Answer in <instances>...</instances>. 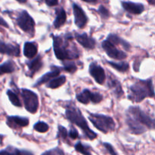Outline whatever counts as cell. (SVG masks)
I'll return each instance as SVG.
<instances>
[{"label":"cell","instance_id":"cell-1","mask_svg":"<svg viewBox=\"0 0 155 155\" xmlns=\"http://www.w3.org/2000/svg\"><path fill=\"white\" fill-rule=\"evenodd\" d=\"M127 124L134 134H142L154 128V120L139 106H130L126 114Z\"/></svg>","mask_w":155,"mask_h":155},{"label":"cell","instance_id":"cell-2","mask_svg":"<svg viewBox=\"0 0 155 155\" xmlns=\"http://www.w3.org/2000/svg\"><path fill=\"white\" fill-rule=\"evenodd\" d=\"M53 46L56 57L60 60H71L78 59L80 54L75 46H71L70 40L73 39L71 34L65 35L64 37L60 36H52Z\"/></svg>","mask_w":155,"mask_h":155},{"label":"cell","instance_id":"cell-3","mask_svg":"<svg viewBox=\"0 0 155 155\" xmlns=\"http://www.w3.org/2000/svg\"><path fill=\"white\" fill-rule=\"evenodd\" d=\"M154 95V85L151 79L146 81L139 80L130 88L128 98L132 101L139 103L145 97H153Z\"/></svg>","mask_w":155,"mask_h":155},{"label":"cell","instance_id":"cell-4","mask_svg":"<svg viewBox=\"0 0 155 155\" xmlns=\"http://www.w3.org/2000/svg\"><path fill=\"white\" fill-rule=\"evenodd\" d=\"M66 116L70 122L73 124L77 125L84 132V134L88 138L93 140L97 138V134L95 133L89 127L86 119L82 115L81 112L79 109L73 106H69L66 109Z\"/></svg>","mask_w":155,"mask_h":155},{"label":"cell","instance_id":"cell-5","mask_svg":"<svg viewBox=\"0 0 155 155\" xmlns=\"http://www.w3.org/2000/svg\"><path fill=\"white\" fill-rule=\"evenodd\" d=\"M89 119L97 129L104 133L114 131L115 129V122L111 117L98 113H89Z\"/></svg>","mask_w":155,"mask_h":155},{"label":"cell","instance_id":"cell-6","mask_svg":"<svg viewBox=\"0 0 155 155\" xmlns=\"http://www.w3.org/2000/svg\"><path fill=\"white\" fill-rule=\"evenodd\" d=\"M21 94L26 109L31 113H35L39 107V99L37 94L30 90L25 88L21 90Z\"/></svg>","mask_w":155,"mask_h":155},{"label":"cell","instance_id":"cell-7","mask_svg":"<svg viewBox=\"0 0 155 155\" xmlns=\"http://www.w3.org/2000/svg\"><path fill=\"white\" fill-rule=\"evenodd\" d=\"M20 28L26 33L33 35L34 33L35 22L31 16L26 11H22L16 19Z\"/></svg>","mask_w":155,"mask_h":155},{"label":"cell","instance_id":"cell-8","mask_svg":"<svg viewBox=\"0 0 155 155\" xmlns=\"http://www.w3.org/2000/svg\"><path fill=\"white\" fill-rule=\"evenodd\" d=\"M102 99L103 97L101 94L92 92L88 89L83 90L80 94L77 95V100L83 104H87L90 101L94 103H98L102 100Z\"/></svg>","mask_w":155,"mask_h":155},{"label":"cell","instance_id":"cell-9","mask_svg":"<svg viewBox=\"0 0 155 155\" xmlns=\"http://www.w3.org/2000/svg\"><path fill=\"white\" fill-rule=\"evenodd\" d=\"M102 47L106 52L107 56L110 58L114 59H117V60H122L127 57V53L121 50H118L114 45L109 42L107 40H105L102 42Z\"/></svg>","mask_w":155,"mask_h":155},{"label":"cell","instance_id":"cell-10","mask_svg":"<svg viewBox=\"0 0 155 155\" xmlns=\"http://www.w3.org/2000/svg\"><path fill=\"white\" fill-rule=\"evenodd\" d=\"M91 76L95 79V81L99 84H103L106 79V74L102 67L98 65L96 62L90 64L89 68Z\"/></svg>","mask_w":155,"mask_h":155},{"label":"cell","instance_id":"cell-11","mask_svg":"<svg viewBox=\"0 0 155 155\" xmlns=\"http://www.w3.org/2000/svg\"><path fill=\"white\" fill-rule=\"evenodd\" d=\"M74 9V18H75V24L79 28H83L85 27L88 21V18L85 14L84 11L77 4L73 5Z\"/></svg>","mask_w":155,"mask_h":155},{"label":"cell","instance_id":"cell-12","mask_svg":"<svg viewBox=\"0 0 155 155\" xmlns=\"http://www.w3.org/2000/svg\"><path fill=\"white\" fill-rule=\"evenodd\" d=\"M75 38L77 42L84 48L92 50L95 46V40L92 37L87 35V33H76Z\"/></svg>","mask_w":155,"mask_h":155},{"label":"cell","instance_id":"cell-13","mask_svg":"<svg viewBox=\"0 0 155 155\" xmlns=\"http://www.w3.org/2000/svg\"><path fill=\"white\" fill-rule=\"evenodd\" d=\"M20 48L18 46L12 45L10 43H5L0 40V53L7 54L12 56H19Z\"/></svg>","mask_w":155,"mask_h":155},{"label":"cell","instance_id":"cell-14","mask_svg":"<svg viewBox=\"0 0 155 155\" xmlns=\"http://www.w3.org/2000/svg\"><path fill=\"white\" fill-rule=\"evenodd\" d=\"M122 6L127 12L134 15H139L143 12L145 7L140 3L131 2H123Z\"/></svg>","mask_w":155,"mask_h":155},{"label":"cell","instance_id":"cell-15","mask_svg":"<svg viewBox=\"0 0 155 155\" xmlns=\"http://www.w3.org/2000/svg\"><path fill=\"white\" fill-rule=\"evenodd\" d=\"M7 123L10 127H25L29 125V119L21 116H8Z\"/></svg>","mask_w":155,"mask_h":155},{"label":"cell","instance_id":"cell-16","mask_svg":"<svg viewBox=\"0 0 155 155\" xmlns=\"http://www.w3.org/2000/svg\"><path fill=\"white\" fill-rule=\"evenodd\" d=\"M38 46L36 43L33 42L25 43L24 46V54L28 59H32L35 57L37 54Z\"/></svg>","mask_w":155,"mask_h":155},{"label":"cell","instance_id":"cell-17","mask_svg":"<svg viewBox=\"0 0 155 155\" xmlns=\"http://www.w3.org/2000/svg\"><path fill=\"white\" fill-rule=\"evenodd\" d=\"M107 40L109 42L111 43L113 45H120L122 46L123 48L125 49L126 50L129 51L130 50V44L128 42H127L126 40H123L122 38H120V36H118L116 34H109L107 38Z\"/></svg>","mask_w":155,"mask_h":155},{"label":"cell","instance_id":"cell-18","mask_svg":"<svg viewBox=\"0 0 155 155\" xmlns=\"http://www.w3.org/2000/svg\"><path fill=\"white\" fill-rule=\"evenodd\" d=\"M60 74V70H59L58 68H56V67H54V69L52 71H49V72L46 73L45 74H44L43 76L40 78L39 80L37 81V82L36 83V84L34 85L35 87L36 86H39V85L42 84H45V82L48 81H50L51 79L54 78L58 77Z\"/></svg>","mask_w":155,"mask_h":155},{"label":"cell","instance_id":"cell-19","mask_svg":"<svg viewBox=\"0 0 155 155\" xmlns=\"http://www.w3.org/2000/svg\"><path fill=\"white\" fill-rule=\"evenodd\" d=\"M42 57L40 56H37L35 57L33 60L30 61L27 63V66H28L29 71L31 72V75L39 71L41 68H42Z\"/></svg>","mask_w":155,"mask_h":155},{"label":"cell","instance_id":"cell-20","mask_svg":"<svg viewBox=\"0 0 155 155\" xmlns=\"http://www.w3.org/2000/svg\"><path fill=\"white\" fill-rule=\"evenodd\" d=\"M108 87L117 97H120L124 94V91H123L120 83L116 79H110L108 82Z\"/></svg>","mask_w":155,"mask_h":155},{"label":"cell","instance_id":"cell-21","mask_svg":"<svg viewBox=\"0 0 155 155\" xmlns=\"http://www.w3.org/2000/svg\"><path fill=\"white\" fill-rule=\"evenodd\" d=\"M67 20V15L63 9L56 10V18L54 21V26L55 28H59L64 24Z\"/></svg>","mask_w":155,"mask_h":155},{"label":"cell","instance_id":"cell-22","mask_svg":"<svg viewBox=\"0 0 155 155\" xmlns=\"http://www.w3.org/2000/svg\"><path fill=\"white\" fill-rule=\"evenodd\" d=\"M15 71V65L12 61L8 60L0 65V75L6 73H12Z\"/></svg>","mask_w":155,"mask_h":155},{"label":"cell","instance_id":"cell-23","mask_svg":"<svg viewBox=\"0 0 155 155\" xmlns=\"http://www.w3.org/2000/svg\"><path fill=\"white\" fill-rule=\"evenodd\" d=\"M65 82H66V77L64 75L58 76V77L54 78H52V80L50 81L49 83L47 84V88L55 89V88L63 85Z\"/></svg>","mask_w":155,"mask_h":155},{"label":"cell","instance_id":"cell-24","mask_svg":"<svg viewBox=\"0 0 155 155\" xmlns=\"http://www.w3.org/2000/svg\"><path fill=\"white\" fill-rule=\"evenodd\" d=\"M109 65H110V66L113 67L114 68H115L117 71H120V72H125L127 70L129 69V63L125 62H119V63H117V62H107Z\"/></svg>","mask_w":155,"mask_h":155},{"label":"cell","instance_id":"cell-25","mask_svg":"<svg viewBox=\"0 0 155 155\" xmlns=\"http://www.w3.org/2000/svg\"><path fill=\"white\" fill-rule=\"evenodd\" d=\"M7 95L10 101L12 102V104L15 105V106H18V107H21V106H22L21 101H20L19 97H18V95H17L15 92H13V91H11V90H8V91H7Z\"/></svg>","mask_w":155,"mask_h":155},{"label":"cell","instance_id":"cell-26","mask_svg":"<svg viewBox=\"0 0 155 155\" xmlns=\"http://www.w3.org/2000/svg\"><path fill=\"white\" fill-rule=\"evenodd\" d=\"M75 150L83 155H91L89 146L84 145L80 141H79L75 144Z\"/></svg>","mask_w":155,"mask_h":155},{"label":"cell","instance_id":"cell-27","mask_svg":"<svg viewBox=\"0 0 155 155\" xmlns=\"http://www.w3.org/2000/svg\"><path fill=\"white\" fill-rule=\"evenodd\" d=\"M21 150L13 147H8L5 150H0V155H20Z\"/></svg>","mask_w":155,"mask_h":155},{"label":"cell","instance_id":"cell-28","mask_svg":"<svg viewBox=\"0 0 155 155\" xmlns=\"http://www.w3.org/2000/svg\"><path fill=\"white\" fill-rule=\"evenodd\" d=\"M33 128H34L35 130L39 132H41V133L46 132L48 130V124H46L45 122H38L37 123H36L34 125Z\"/></svg>","mask_w":155,"mask_h":155},{"label":"cell","instance_id":"cell-29","mask_svg":"<svg viewBox=\"0 0 155 155\" xmlns=\"http://www.w3.org/2000/svg\"><path fill=\"white\" fill-rule=\"evenodd\" d=\"M64 68L65 71H67L68 72L74 73L76 71H77V67L74 62H64Z\"/></svg>","mask_w":155,"mask_h":155},{"label":"cell","instance_id":"cell-30","mask_svg":"<svg viewBox=\"0 0 155 155\" xmlns=\"http://www.w3.org/2000/svg\"><path fill=\"white\" fill-rule=\"evenodd\" d=\"M42 155H64V153L60 148L56 147V148L51 149V150L44 152Z\"/></svg>","mask_w":155,"mask_h":155},{"label":"cell","instance_id":"cell-31","mask_svg":"<svg viewBox=\"0 0 155 155\" xmlns=\"http://www.w3.org/2000/svg\"><path fill=\"white\" fill-rule=\"evenodd\" d=\"M58 137H59L60 138L63 139L64 141L66 140L67 137H68V132H67V129L65 128H64L62 126H58Z\"/></svg>","mask_w":155,"mask_h":155},{"label":"cell","instance_id":"cell-32","mask_svg":"<svg viewBox=\"0 0 155 155\" xmlns=\"http://www.w3.org/2000/svg\"><path fill=\"white\" fill-rule=\"evenodd\" d=\"M98 12L100 13L101 16L104 18H108L109 16V12L106 8H104L103 5H101L98 9Z\"/></svg>","mask_w":155,"mask_h":155},{"label":"cell","instance_id":"cell-33","mask_svg":"<svg viewBox=\"0 0 155 155\" xmlns=\"http://www.w3.org/2000/svg\"><path fill=\"white\" fill-rule=\"evenodd\" d=\"M104 146L105 147L106 150L108 151V153H110V155H117V154L116 151H115L114 148L113 147V146L111 145L110 144H109V143H104Z\"/></svg>","mask_w":155,"mask_h":155},{"label":"cell","instance_id":"cell-34","mask_svg":"<svg viewBox=\"0 0 155 155\" xmlns=\"http://www.w3.org/2000/svg\"><path fill=\"white\" fill-rule=\"evenodd\" d=\"M69 136L70 138H72V139H76V138H77L79 137L78 132H77L75 129L72 128V129H71V131L69 132Z\"/></svg>","mask_w":155,"mask_h":155},{"label":"cell","instance_id":"cell-35","mask_svg":"<svg viewBox=\"0 0 155 155\" xmlns=\"http://www.w3.org/2000/svg\"><path fill=\"white\" fill-rule=\"evenodd\" d=\"M45 1L48 6L57 5L58 3V0H45Z\"/></svg>","mask_w":155,"mask_h":155},{"label":"cell","instance_id":"cell-36","mask_svg":"<svg viewBox=\"0 0 155 155\" xmlns=\"http://www.w3.org/2000/svg\"><path fill=\"white\" fill-rule=\"evenodd\" d=\"M0 25L3 26V27H8V24H7L5 21L0 16Z\"/></svg>","mask_w":155,"mask_h":155},{"label":"cell","instance_id":"cell-37","mask_svg":"<svg viewBox=\"0 0 155 155\" xmlns=\"http://www.w3.org/2000/svg\"><path fill=\"white\" fill-rule=\"evenodd\" d=\"M20 155H33L31 152L25 150H21L20 151Z\"/></svg>","mask_w":155,"mask_h":155},{"label":"cell","instance_id":"cell-38","mask_svg":"<svg viewBox=\"0 0 155 155\" xmlns=\"http://www.w3.org/2000/svg\"><path fill=\"white\" fill-rule=\"evenodd\" d=\"M85 2H96V0H83Z\"/></svg>","mask_w":155,"mask_h":155},{"label":"cell","instance_id":"cell-39","mask_svg":"<svg viewBox=\"0 0 155 155\" xmlns=\"http://www.w3.org/2000/svg\"><path fill=\"white\" fill-rule=\"evenodd\" d=\"M148 2H149L151 3V5H154L155 4V0H148Z\"/></svg>","mask_w":155,"mask_h":155},{"label":"cell","instance_id":"cell-40","mask_svg":"<svg viewBox=\"0 0 155 155\" xmlns=\"http://www.w3.org/2000/svg\"><path fill=\"white\" fill-rule=\"evenodd\" d=\"M18 2H21V3H24L27 2V0H17Z\"/></svg>","mask_w":155,"mask_h":155}]
</instances>
